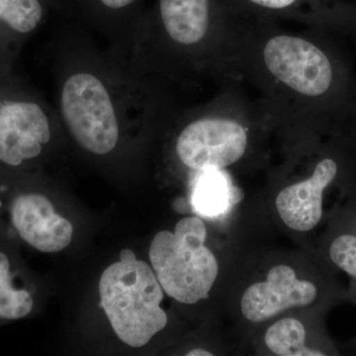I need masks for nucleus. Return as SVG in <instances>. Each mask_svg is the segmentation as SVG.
Segmentation results:
<instances>
[{"label": "nucleus", "mask_w": 356, "mask_h": 356, "mask_svg": "<svg viewBox=\"0 0 356 356\" xmlns=\"http://www.w3.org/2000/svg\"><path fill=\"white\" fill-rule=\"evenodd\" d=\"M186 355L188 356H212V353H209V351L205 350H200V348H197V350H192L187 353Z\"/></svg>", "instance_id": "nucleus-16"}, {"label": "nucleus", "mask_w": 356, "mask_h": 356, "mask_svg": "<svg viewBox=\"0 0 356 356\" xmlns=\"http://www.w3.org/2000/svg\"><path fill=\"white\" fill-rule=\"evenodd\" d=\"M261 57L270 76L294 95L318 97L331 88V62L324 51L302 37H270L262 48Z\"/></svg>", "instance_id": "nucleus-7"}, {"label": "nucleus", "mask_w": 356, "mask_h": 356, "mask_svg": "<svg viewBox=\"0 0 356 356\" xmlns=\"http://www.w3.org/2000/svg\"><path fill=\"white\" fill-rule=\"evenodd\" d=\"M193 205L204 216L221 214L228 202V188L218 170L205 172L199 178L193 192Z\"/></svg>", "instance_id": "nucleus-13"}, {"label": "nucleus", "mask_w": 356, "mask_h": 356, "mask_svg": "<svg viewBox=\"0 0 356 356\" xmlns=\"http://www.w3.org/2000/svg\"><path fill=\"white\" fill-rule=\"evenodd\" d=\"M186 115L175 140V156L182 165L205 172L222 170L243 158L248 136L241 122L207 110Z\"/></svg>", "instance_id": "nucleus-5"}, {"label": "nucleus", "mask_w": 356, "mask_h": 356, "mask_svg": "<svg viewBox=\"0 0 356 356\" xmlns=\"http://www.w3.org/2000/svg\"><path fill=\"white\" fill-rule=\"evenodd\" d=\"M64 132L55 107L17 72L0 74V165L31 170Z\"/></svg>", "instance_id": "nucleus-3"}, {"label": "nucleus", "mask_w": 356, "mask_h": 356, "mask_svg": "<svg viewBox=\"0 0 356 356\" xmlns=\"http://www.w3.org/2000/svg\"><path fill=\"white\" fill-rule=\"evenodd\" d=\"M330 254L337 266L356 277V236L343 235L337 238L332 243Z\"/></svg>", "instance_id": "nucleus-14"}, {"label": "nucleus", "mask_w": 356, "mask_h": 356, "mask_svg": "<svg viewBox=\"0 0 356 356\" xmlns=\"http://www.w3.org/2000/svg\"><path fill=\"white\" fill-rule=\"evenodd\" d=\"M0 186L10 196L6 198V219L14 235L23 243L44 252H62L72 243V222L60 216L50 199L40 192L25 188L23 170L0 165Z\"/></svg>", "instance_id": "nucleus-6"}, {"label": "nucleus", "mask_w": 356, "mask_h": 356, "mask_svg": "<svg viewBox=\"0 0 356 356\" xmlns=\"http://www.w3.org/2000/svg\"><path fill=\"white\" fill-rule=\"evenodd\" d=\"M337 172V163L332 159H323L308 179L280 192L276 208L286 226L298 232H308L317 226L323 215V192Z\"/></svg>", "instance_id": "nucleus-9"}, {"label": "nucleus", "mask_w": 356, "mask_h": 356, "mask_svg": "<svg viewBox=\"0 0 356 356\" xmlns=\"http://www.w3.org/2000/svg\"><path fill=\"white\" fill-rule=\"evenodd\" d=\"M13 266L10 255L0 250V323L21 320L34 310L33 293Z\"/></svg>", "instance_id": "nucleus-11"}, {"label": "nucleus", "mask_w": 356, "mask_h": 356, "mask_svg": "<svg viewBox=\"0 0 356 356\" xmlns=\"http://www.w3.org/2000/svg\"><path fill=\"white\" fill-rule=\"evenodd\" d=\"M51 60L54 107L64 132L88 156H117L170 115L161 81L83 28L56 35Z\"/></svg>", "instance_id": "nucleus-1"}, {"label": "nucleus", "mask_w": 356, "mask_h": 356, "mask_svg": "<svg viewBox=\"0 0 356 356\" xmlns=\"http://www.w3.org/2000/svg\"><path fill=\"white\" fill-rule=\"evenodd\" d=\"M207 229L192 216L178 221L175 232L161 231L149 245V261L163 291L182 304L207 299L219 273L216 257L206 247Z\"/></svg>", "instance_id": "nucleus-4"}, {"label": "nucleus", "mask_w": 356, "mask_h": 356, "mask_svg": "<svg viewBox=\"0 0 356 356\" xmlns=\"http://www.w3.org/2000/svg\"><path fill=\"white\" fill-rule=\"evenodd\" d=\"M46 16L44 0H0V74L16 72L25 44Z\"/></svg>", "instance_id": "nucleus-10"}, {"label": "nucleus", "mask_w": 356, "mask_h": 356, "mask_svg": "<svg viewBox=\"0 0 356 356\" xmlns=\"http://www.w3.org/2000/svg\"><path fill=\"white\" fill-rule=\"evenodd\" d=\"M306 330L300 321L287 318L274 323L267 330L266 344L274 355L280 356H324L321 351L310 350L305 344Z\"/></svg>", "instance_id": "nucleus-12"}, {"label": "nucleus", "mask_w": 356, "mask_h": 356, "mask_svg": "<svg viewBox=\"0 0 356 356\" xmlns=\"http://www.w3.org/2000/svg\"><path fill=\"white\" fill-rule=\"evenodd\" d=\"M257 6L269 9H284L291 6L296 0H250Z\"/></svg>", "instance_id": "nucleus-15"}, {"label": "nucleus", "mask_w": 356, "mask_h": 356, "mask_svg": "<svg viewBox=\"0 0 356 356\" xmlns=\"http://www.w3.org/2000/svg\"><path fill=\"white\" fill-rule=\"evenodd\" d=\"M120 261L107 267L99 281L100 304L116 336L133 348L149 343L168 325L161 308L163 289L154 269L122 250Z\"/></svg>", "instance_id": "nucleus-2"}, {"label": "nucleus", "mask_w": 356, "mask_h": 356, "mask_svg": "<svg viewBox=\"0 0 356 356\" xmlns=\"http://www.w3.org/2000/svg\"><path fill=\"white\" fill-rule=\"evenodd\" d=\"M316 297L313 283L298 280L291 267L280 264L268 271L266 281L245 290L241 308L248 321L261 323L288 309L310 305Z\"/></svg>", "instance_id": "nucleus-8"}]
</instances>
